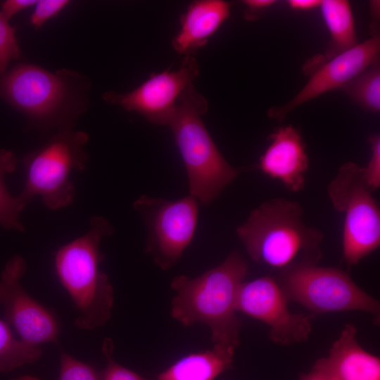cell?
Instances as JSON below:
<instances>
[{
  "label": "cell",
  "instance_id": "obj_1",
  "mask_svg": "<svg viewBox=\"0 0 380 380\" xmlns=\"http://www.w3.org/2000/svg\"><path fill=\"white\" fill-rule=\"evenodd\" d=\"M91 83L78 72H54L21 63L0 76V100L28 120L31 127L46 131L71 127L87 110Z\"/></svg>",
  "mask_w": 380,
  "mask_h": 380
},
{
  "label": "cell",
  "instance_id": "obj_2",
  "mask_svg": "<svg viewBox=\"0 0 380 380\" xmlns=\"http://www.w3.org/2000/svg\"><path fill=\"white\" fill-rule=\"evenodd\" d=\"M248 272L245 259L233 252L220 265L196 278L177 277L171 284L177 292L172 316L184 326L196 322L207 324L213 347L234 353L241 327L236 315L237 296Z\"/></svg>",
  "mask_w": 380,
  "mask_h": 380
},
{
  "label": "cell",
  "instance_id": "obj_3",
  "mask_svg": "<svg viewBox=\"0 0 380 380\" xmlns=\"http://www.w3.org/2000/svg\"><path fill=\"white\" fill-rule=\"evenodd\" d=\"M236 234L253 260L279 272L317 265L322 256L324 234L305 222L297 201L276 198L263 202Z\"/></svg>",
  "mask_w": 380,
  "mask_h": 380
},
{
  "label": "cell",
  "instance_id": "obj_4",
  "mask_svg": "<svg viewBox=\"0 0 380 380\" xmlns=\"http://www.w3.org/2000/svg\"><path fill=\"white\" fill-rule=\"evenodd\" d=\"M113 231L107 220L92 217L85 234L56 252V271L77 310L75 325L78 329L92 330L110 318L113 289L108 276L99 269V248L102 239Z\"/></svg>",
  "mask_w": 380,
  "mask_h": 380
},
{
  "label": "cell",
  "instance_id": "obj_5",
  "mask_svg": "<svg viewBox=\"0 0 380 380\" xmlns=\"http://www.w3.org/2000/svg\"><path fill=\"white\" fill-rule=\"evenodd\" d=\"M208 108L207 99L191 84L180 95L168 123L185 165L190 195L204 205L215 201L239 173L221 154L202 120Z\"/></svg>",
  "mask_w": 380,
  "mask_h": 380
},
{
  "label": "cell",
  "instance_id": "obj_6",
  "mask_svg": "<svg viewBox=\"0 0 380 380\" xmlns=\"http://www.w3.org/2000/svg\"><path fill=\"white\" fill-rule=\"evenodd\" d=\"M88 140L85 132L71 127L58 129L42 146L23 157L26 178L17 198L24 208L36 196L52 210L74 201L75 188L70 175L84 169L88 159L84 146Z\"/></svg>",
  "mask_w": 380,
  "mask_h": 380
},
{
  "label": "cell",
  "instance_id": "obj_7",
  "mask_svg": "<svg viewBox=\"0 0 380 380\" xmlns=\"http://www.w3.org/2000/svg\"><path fill=\"white\" fill-rule=\"evenodd\" d=\"M363 175V167L346 162L327 186L334 208L343 215V258L358 263L380 245V210Z\"/></svg>",
  "mask_w": 380,
  "mask_h": 380
},
{
  "label": "cell",
  "instance_id": "obj_8",
  "mask_svg": "<svg viewBox=\"0 0 380 380\" xmlns=\"http://www.w3.org/2000/svg\"><path fill=\"white\" fill-rule=\"evenodd\" d=\"M277 281L289 300L314 313L360 310L379 314V301L338 268L300 266L279 272Z\"/></svg>",
  "mask_w": 380,
  "mask_h": 380
},
{
  "label": "cell",
  "instance_id": "obj_9",
  "mask_svg": "<svg viewBox=\"0 0 380 380\" xmlns=\"http://www.w3.org/2000/svg\"><path fill=\"white\" fill-rule=\"evenodd\" d=\"M133 208L147 229L146 251L162 268H170L194 236L198 200L190 194L177 201L143 195L134 202Z\"/></svg>",
  "mask_w": 380,
  "mask_h": 380
},
{
  "label": "cell",
  "instance_id": "obj_10",
  "mask_svg": "<svg viewBox=\"0 0 380 380\" xmlns=\"http://www.w3.org/2000/svg\"><path fill=\"white\" fill-rule=\"evenodd\" d=\"M27 270L25 259L15 255L8 260L0 277V308L5 321L13 327L20 339L40 346L57 343L60 324L56 316L32 298L23 289L21 279Z\"/></svg>",
  "mask_w": 380,
  "mask_h": 380
},
{
  "label": "cell",
  "instance_id": "obj_11",
  "mask_svg": "<svg viewBox=\"0 0 380 380\" xmlns=\"http://www.w3.org/2000/svg\"><path fill=\"white\" fill-rule=\"evenodd\" d=\"M289 301L277 281L265 276L241 284L236 310L267 324L269 337L275 343L289 346L305 342L312 331L315 315L291 312Z\"/></svg>",
  "mask_w": 380,
  "mask_h": 380
},
{
  "label": "cell",
  "instance_id": "obj_12",
  "mask_svg": "<svg viewBox=\"0 0 380 380\" xmlns=\"http://www.w3.org/2000/svg\"><path fill=\"white\" fill-rule=\"evenodd\" d=\"M200 68L194 56H185L175 70L153 72L131 91L103 94L104 101L127 111L143 115L155 125H168L182 93L199 75Z\"/></svg>",
  "mask_w": 380,
  "mask_h": 380
},
{
  "label": "cell",
  "instance_id": "obj_13",
  "mask_svg": "<svg viewBox=\"0 0 380 380\" xmlns=\"http://www.w3.org/2000/svg\"><path fill=\"white\" fill-rule=\"evenodd\" d=\"M380 37L372 36L352 49L327 61L310 74L304 87L286 104L273 106L270 118L278 121L299 106L343 84L379 59Z\"/></svg>",
  "mask_w": 380,
  "mask_h": 380
},
{
  "label": "cell",
  "instance_id": "obj_14",
  "mask_svg": "<svg viewBox=\"0 0 380 380\" xmlns=\"http://www.w3.org/2000/svg\"><path fill=\"white\" fill-rule=\"evenodd\" d=\"M268 146L257 165L263 174L280 181L293 192L303 190L309 158L305 144L297 129L291 125L277 128L268 137Z\"/></svg>",
  "mask_w": 380,
  "mask_h": 380
},
{
  "label": "cell",
  "instance_id": "obj_15",
  "mask_svg": "<svg viewBox=\"0 0 380 380\" xmlns=\"http://www.w3.org/2000/svg\"><path fill=\"white\" fill-rule=\"evenodd\" d=\"M231 3L223 0L192 1L180 16V28L172 46L178 53L194 56L231 14Z\"/></svg>",
  "mask_w": 380,
  "mask_h": 380
},
{
  "label": "cell",
  "instance_id": "obj_16",
  "mask_svg": "<svg viewBox=\"0 0 380 380\" xmlns=\"http://www.w3.org/2000/svg\"><path fill=\"white\" fill-rule=\"evenodd\" d=\"M357 329L346 324L327 357L315 366L334 380H380V360L364 350L356 338Z\"/></svg>",
  "mask_w": 380,
  "mask_h": 380
},
{
  "label": "cell",
  "instance_id": "obj_17",
  "mask_svg": "<svg viewBox=\"0 0 380 380\" xmlns=\"http://www.w3.org/2000/svg\"><path fill=\"white\" fill-rule=\"evenodd\" d=\"M319 8L331 39L324 54L312 58L305 65V71L309 73L358 44L355 20L348 1L322 0Z\"/></svg>",
  "mask_w": 380,
  "mask_h": 380
},
{
  "label": "cell",
  "instance_id": "obj_18",
  "mask_svg": "<svg viewBox=\"0 0 380 380\" xmlns=\"http://www.w3.org/2000/svg\"><path fill=\"white\" fill-rule=\"evenodd\" d=\"M234 353L213 347L188 355L161 372L157 380H214L232 366Z\"/></svg>",
  "mask_w": 380,
  "mask_h": 380
},
{
  "label": "cell",
  "instance_id": "obj_19",
  "mask_svg": "<svg viewBox=\"0 0 380 380\" xmlns=\"http://www.w3.org/2000/svg\"><path fill=\"white\" fill-rule=\"evenodd\" d=\"M344 91L365 110L377 113L380 110V64L379 59L343 84Z\"/></svg>",
  "mask_w": 380,
  "mask_h": 380
},
{
  "label": "cell",
  "instance_id": "obj_20",
  "mask_svg": "<svg viewBox=\"0 0 380 380\" xmlns=\"http://www.w3.org/2000/svg\"><path fill=\"white\" fill-rule=\"evenodd\" d=\"M42 355L41 346H31L16 338L8 323L0 319V373L33 363Z\"/></svg>",
  "mask_w": 380,
  "mask_h": 380
},
{
  "label": "cell",
  "instance_id": "obj_21",
  "mask_svg": "<svg viewBox=\"0 0 380 380\" xmlns=\"http://www.w3.org/2000/svg\"><path fill=\"white\" fill-rule=\"evenodd\" d=\"M17 162L12 151L0 150V225L5 229L23 232L24 227L20 220V213L24 208L17 196L10 194L4 182L5 175L15 170Z\"/></svg>",
  "mask_w": 380,
  "mask_h": 380
},
{
  "label": "cell",
  "instance_id": "obj_22",
  "mask_svg": "<svg viewBox=\"0 0 380 380\" xmlns=\"http://www.w3.org/2000/svg\"><path fill=\"white\" fill-rule=\"evenodd\" d=\"M58 380H101L99 372L65 352L60 355Z\"/></svg>",
  "mask_w": 380,
  "mask_h": 380
},
{
  "label": "cell",
  "instance_id": "obj_23",
  "mask_svg": "<svg viewBox=\"0 0 380 380\" xmlns=\"http://www.w3.org/2000/svg\"><path fill=\"white\" fill-rule=\"evenodd\" d=\"M16 28L0 15V76L7 70L10 62L21 56V50L15 37Z\"/></svg>",
  "mask_w": 380,
  "mask_h": 380
},
{
  "label": "cell",
  "instance_id": "obj_24",
  "mask_svg": "<svg viewBox=\"0 0 380 380\" xmlns=\"http://www.w3.org/2000/svg\"><path fill=\"white\" fill-rule=\"evenodd\" d=\"M113 343L110 338L104 339L102 353L106 361L105 368L99 372L101 380H148L134 372L118 364L113 357Z\"/></svg>",
  "mask_w": 380,
  "mask_h": 380
},
{
  "label": "cell",
  "instance_id": "obj_25",
  "mask_svg": "<svg viewBox=\"0 0 380 380\" xmlns=\"http://www.w3.org/2000/svg\"><path fill=\"white\" fill-rule=\"evenodd\" d=\"M368 141L371 155L367 164L363 167V175L369 187L374 191L380 186V137L373 134Z\"/></svg>",
  "mask_w": 380,
  "mask_h": 380
},
{
  "label": "cell",
  "instance_id": "obj_26",
  "mask_svg": "<svg viewBox=\"0 0 380 380\" xmlns=\"http://www.w3.org/2000/svg\"><path fill=\"white\" fill-rule=\"evenodd\" d=\"M69 4L68 0L37 1L30 18V24L35 30H39L49 19L57 16Z\"/></svg>",
  "mask_w": 380,
  "mask_h": 380
},
{
  "label": "cell",
  "instance_id": "obj_27",
  "mask_svg": "<svg viewBox=\"0 0 380 380\" xmlns=\"http://www.w3.org/2000/svg\"><path fill=\"white\" fill-rule=\"evenodd\" d=\"M36 0H6L1 4L0 15L7 21L18 13L36 4Z\"/></svg>",
  "mask_w": 380,
  "mask_h": 380
},
{
  "label": "cell",
  "instance_id": "obj_28",
  "mask_svg": "<svg viewBox=\"0 0 380 380\" xmlns=\"http://www.w3.org/2000/svg\"><path fill=\"white\" fill-rule=\"evenodd\" d=\"M245 5L244 17L247 20H254L258 18L265 10L275 4L274 0H244L242 1Z\"/></svg>",
  "mask_w": 380,
  "mask_h": 380
},
{
  "label": "cell",
  "instance_id": "obj_29",
  "mask_svg": "<svg viewBox=\"0 0 380 380\" xmlns=\"http://www.w3.org/2000/svg\"><path fill=\"white\" fill-rule=\"evenodd\" d=\"M322 1L320 0H289V7L295 11H306L319 8Z\"/></svg>",
  "mask_w": 380,
  "mask_h": 380
},
{
  "label": "cell",
  "instance_id": "obj_30",
  "mask_svg": "<svg viewBox=\"0 0 380 380\" xmlns=\"http://www.w3.org/2000/svg\"><path fill=\"white\" fill-rule=\"evenodd\" d=\"M300 380H334L328 373L322 369L313 367L311 372L300 376Z\"/></svg>",
  "mask_w": 380,
  "mask_h": 380
},
{
  "label": "cell",
  "instance_id": "obj_31",
  "mask_svg": "<svg viewBox=\"0 0 380 380\" xmlns=\"http://www.w3.org/2000/svg\"><path fill=\"white\" fill-rule=\"evenodd\" d=\"M370 10H371V16H372V25L371 31L372 32V36H379L377 34V21L379 20V1H372L370 2Z\"/></svg>",
  "mask_w": 380,
  "mask_h": 380
},
{
  "label": "cell",
  "instance_id": "obj_32",
  "mask_svg": "<svg viewBox=\"0 0 380 380\" xmlns=\"http://www.w3.org/2000/svg\"><path fill=\"white\" fill-rule=\"evenodd\" d=\"M10 380H42L36 376H30V375H23L18 376L17 378L11 379Z\"/></svg>",
  "mask_w": 380,
  "mask_h": 380
}]
</instances>
